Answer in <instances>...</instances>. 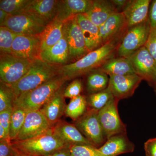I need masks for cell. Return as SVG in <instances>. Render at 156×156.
I'll list each match as a JSON object with an SVG mask.
<instances>
[{"mask_svg": "<svg viewBox=\"0 0 156 156\" xmlns=\"http://www.w3.org/2000/svg\"><path fill=\"white\" fill-rule=\"evenodd\" d=\"M122 40L108 42L89 52L77 61L62 66L59 74L69 80L98 69L107 61L115 57Z\"/></svg>", "mask_w": 156, "mask_h": 156, "instance_id": "obj_1", "label": "cell"}, {"mask_svg": "<svg viewBox=\"0 0 156 156\" xmlns=\"http://www.w3.org/2000/svg\"><path fill=\"white\" fill-rule=\"evenodd\" d=\"M62 66L44 61L40 58L34 60L23 77L13 86L8 87L14 99L59 75Z\"/></svg>", "mask_w": 156, "mask_h": 156, "instance_id": "obj_2", "label": "cell"}, {"mask_svg": "<svg viewBox=\"0 0 156 156\" xmlns=\"http://www.w3.org/2000/svg\"><path fill=\"white\" fill-rule=\"evenodd\" d=\"M67 81L63 76L58 75L14 98L13 105L21 108L27 112L40 110L57 91L63 87Z\"/></svg>", "mask_w": 156, "mask_h": 156, "instance_id": "obj_3", "label": "cell"}, {"mask_svg": "<svg viewBox=\"0 0 156 156\" xmlns=\"http://www.w3.org/2000/svg\"><path fill=\"white\" fill-rule=\"evenodd\" d=\"M11 147L15 151L27 156H47L70 146L59 138L52 128L34 138L11 142Z\"/></svg>", "mask_w": 156, "mask_h": 156, "instance_id": "obj_4", "label": "cell"}, {"mask_svg": "<svg viewBox=\"0 0 156 156\" xmlns=\"http://www.w3.org/2000/svg\"><path fill=\"white\" fill-rule=\"evenodd\" d=\"M33 61L12 54H1V83L8 87L16 84L27 73Z\"/></svg>", "mask_w": 156, "mask_h": 156, "instance_id": "obj_5", "label": "cell"}, {"mask_svg": "<svg viewBox=\"0 0 156 156\" xmlns=\"http://www.w3.org/2000/svg\"><path fill=\"white\" fill-rule=\"evenodd\" d=\"M150 29L149 19L145 22L128 28L118 47V56L128 57L145 46Z\"/></svg>", "mask_w": 156, "mask_h": 156, "instance_id": "obj_6", "label": "cell"}, {"mask_svg": "<svg viewBox=\"0 0 156 156\" xmlns=\"http://www.w3.org/2000/svg\"><path fill=\"white\" fill-rule=\"evenodd\" d=\"M119 101L112 97L98 112V118L106 140L114 135L127 133L126 125L121 120L118 105Z\"/></svg>", "mask_w": 156, "mask_h": 156, "instance_id": "obj_7", "label": "cell"}, {"mask_svg": "<svg viewBox=\"0 0 156 156\" xmlns=\"http://www.w3.org/2000/svg\"><path fill=\"white\" fill-rule=\"evenodd\" d=\"M98 111L88 108L76 121L74 125L95 147L99 148L106 141L98 118Z\"/></svg>", "mask_w": 156, "mask_h": 156, "instance_id": "obj_8", "label": "cell"}, {"mask_svg": "<svg viewBox=\"0 0 156 156\" xmlns=\"http://www.w3.org/2000/svg\"><path fill=\"white\" fill-rule=\"evenodd\" d=\"M76 16L64 22L63 26V31L69 48L70 61L72 62L77 61L90 52Z\"/></svg>", "mask_w": 156, "mask_h": 156, "instance_id": "obj_9", "label": "cell"}, {"mask_svg": "<svg viewBox=\"0 0 156 156\" xmlns=\"http://www.w3.org/2000/svg\"><path fill=\"white\" fill-rule=\"evenodd\" d=\"M128 58L131 62L134 73L153 88L156 81V63L145 46Z\"/></svg>", "mask_w": 156, "mask_h": 156, "instance_id": "obj_10", "label": "cell"}, {"mask_svg": "<svg viewBox=\"0 0 156 156\" xmlns=\"http://www.w3.org/2000/svg\"><path fill=\"white\" fill-rule=\"evenodd\" d=\"M52 128L41 111L27 112L23 126L14 141H22L34 138L45 134Z\"/></svg>", "mask_w": 156, "mask_h": 156, "instance_id": "obj_11", "label": "cell"}, {"mask_svg": "<svg viewBox=\"0 0 156 156\" xmlns=\"http://www.w3.org/2000/svg\"><path fill=\"white\" fill-rule=\"evenodd\" d=\"M142 80L135 73L110 76L108 87L113 97L120 101L131 97Z\"/></svg>", "mask_w": 156, "mask_h": 156, "instance_id": "obj_12", "label": "cell"}, {"mask_svg": "<svg viewBox=\"0 0 156 156\" xmlns=\"http://www.w3.org/2000/svg\"><path fill=\"white\" fill-rule=\"evenodd\" d=\"M58 1L30 0L23 14L47 26L56 18Z\"/></svg>", "mask_w": 156, "mask_h": 156, "instance_id": "obj_13", "label": "cell"}, {"mask_svg": "<svg viewBox=\"0 0 156 156\" xmlns=\"http://www.w3.org/2000/svg\"><path fill=\"white\" fill-rule=\"evenodd\" d=\"M41 39L38 35H17L12 47V55L19 58L34 60L40 58Z\"/></svg>", "mask_w": 156, "mask_h": 156, "instance_id": "obj_14", "label": "cell"}, {"mask_svg": "<svg viewBox=\"0 0 156 156\" xmlns=\"http://www.w3.org/2000/svg\"><path fill=\"white\" fill-rule=\"evenodd\" d=\"M101 46L115 40H122L128 29V24L122 12L112 15L99 27Z\"/></svg>", "mask_w": 156, "mask_h": 156, "instance_id": "obj_15", "label": "cell"}, {"mask_svg": "<svg viewBox=\"0 0 156 156\" xmlns=\"http://www.w3.org/2000/svg\"><path fill=\"white\" fill-rule=\"evenodd\" d=\"M2 26L9 29L16 34L25 36L41 34L46 27L25 14L9 15Z\"/></svg>", "mask_w": 156, "mask_h": 156, "instance_id": "obj_16", "label": "cell"}, {"mask_svg": "<svg viewBox=\"0 0 156 156\" xmlns=\"http://www.w3.org/2000/svg\"><path fill=\"white\" fill-rule=\"evenodd\" d=\"M53 131L59 138L70 146L86 145L95 147L74 125L59 121L53 127Z\"/></svg>", "mask_w": 156, "mask_h": 156, "instance_id": "obj_17", "label": "cell"}, {"mask_svg": "<svg viewBox=\"0 0 156 156\" xmlns=\"http://www.w3.org/2000/svg\"><path fill=\"white\" fill-rule=\"evenodd\" d=\"M92 0L58 1L56 19L64 23L78 14H84L92 6Z\"/></svg>", "mask_w": 156, "mask_h": 156, "instance_id": "obj_18", "label": "cell"}, {"mask_svg": "<svg viewBox=\"0 0 156 156\" xmlns=\"http://www.w3.org/2000/svg\"><path fill=\"white\" fill-rule=\"evenodd\" d=\"M63 90L62 87L59 89L40 110L52 127L60 121L65 112L66 105Z\"/></svg>", "mask_w": 156, "mask_h": 156, "instance_id": "obj_19", "label": "cell"}, {"mask_svg": "<svg viewBox=\"0 0 156 156\" xmlns=\"http://www.w3.org/2000/svg\"><path fill=\"white\" fill-rule=\"evenodd\" d=\"M134 147V144L129 140L126 133L110 137L98 149L104 156H118L133 152Z\"/></svg>", "mask_w": 156, "mask_h": 156, "instance_id": "obj_20", "label": "cell"}, {"mask_svg": "<svg viewBox=\"0 0 156 156\" xmlns=\"http://www.w3.org/2000/svg\"><path fill=\"white\" fill-rule=\"evenodd\" d=\"M151 0H132L122 13L128 29L147 21L149 19Z\"/></svg>", "mask_w": 156, "mask_h": 156, "instance_id": "obj_21", "label": "cell"}, {"mask_svg": "<svg viewBox=\"0 0 156 156\" xmlns=\"http://www.w3.org/2000/svg\"><path fill=\"white\" fill-rule=\"evenodd\" d=\"M40 58L50 63L64 65L70 61L68 44L63 31L62 37L51 48L41 52Z\"/></svg>", "mask_w": 156, "mask_h": 156, "instance_id": "obj_22", "label": "cell"}, {"mask_svg": "<svg viewBox=\"0 0 156 156\" xmlns=\"http://www.w3.org/2000/svg\"><path fill=\"white\" fill-rule=\"evenodd\" d=\"M118 12L111 1L94 0L89 11L84 14L93 23L99 27L113 14Z\"/></svg>", "mask_w": 156, "mask_h": 156, "instance_id": "obj_23", "label": "cell"}, {"mask_svg": "<svg viewBox=\"0 0 156 156\" xmlns=\"http://www.w3.org/2000/svg\"><path fill=\"white\" fill-rule=\"evenodd\" d=\"M76 17L89 52L101 47L99 27L90 21L84 14H78Z\"/></svg>", "mask_w": 156, "mask_h": 156, "instance_id": "obj_24", "label": "cell"}, {"mask_svg": "<svg viewBox=\"0 0 156 156\" xmlns=\"http://www.w3.org/2000/svg\"><path fill=\"white\" fill-rule=\"evenodd\" d=\"M98 69L109 76L135 73L131 62L128 57L118 56L110 58Z\"/></svg>", "mask_w": 156, "mask_h": 156, "instance_id": "obj_25", "label": "cell"}, {"mask_svg": "<svg viewBox=\"0 0 156 156\" xmlns=\"http://www.w3.org/2000/svg\"><path fill=\"white\" fill-rule=\"evenodd\" d=\"M63 23L55 18L46 27L40 34L41 51L51 48L59 41L63 35Z\"/></svg>", "mask_w": 156, "mask_h": 156, "instance_id": "obj_26", "label": "cell"}, {"mask_svg": "<svg viewBox=\"0 0 156 156\" xmlns=\"http://www.w3.org/2000/svg\"><path fill=\"white\" fill-rule=\"evenodd\" d=\"M87 75L86 90L89 95L103 91L108 87V75L99 70L92 71Z\"/></svg>", "mask_w": 156, "mask_h": 156, "instance_id": "obj_27", "label": "cell"}, {"mask_svg": "<svg viewBox=\"0 0 156 156\" xmlns=\"http://www.w3.org/2000/svg\"><path fill=\"white\" fill-rule=\"evenodd\" d=\"M88 107L87 97L81 95L71 99L69 103L66 105L65 114L76 121L86 113Z\"/></svg>", "mask_w": 156, "mask_h": 156, "instance_id": "obj_28", "label": "cell"}, {"mask_svg": "<svg viewBox=\"0 0 156 156\" xmlns=\"http://www.w3.org/2000/svg\"><path fill=\"white\" fill-rule=\"evenodd\" d=\"M27 112L21 108L13 105L11 115L9 136L11 142L17 139L25 121Z\"/></svg>", "mask_w": 156, "mask_h": 156, "instance_id": "obj_29", "label": "cell"}, {"mask_svg": "<svg viewBox=\"0 0 156 156\" xmlns=\"http://www.w3.org/2000/svg\"><path fill=\"white\" fill-rule=\"evenodd\" d=\"M113 97L108 87L97 93L89 95L87 97L89 108L99 111L104 107L112 98Z\"/></svg>", "mask_w": 156, "mask_h": 156, "instance_id": "obj_30", "label": "cell"}, {"mask_svg": "<svg viewBox=\"0 0 156 156\" xmlns=\"http://www.w3.org/2000/svg\"><path fill=\"white\" fill-rule=\"evenodd\" d=\"M30 0H1L0 9L11 15L23 14Z\"/></svg>", "mask_w": 156, "mask_h": 156, "instance_id": "obj_31", "label": "cell"}, {"mask_svg": "<svg viewBox=\"0 0 156 156\" xmlns=\"http://www.w3.org/2000/svg\"><path fill=\"white\" fill-rule=\"evenodd\" d=\"M17 34L4 26L0 27L1 54H12V47Z\"/></svg>", "mask_w": 156, "mask_h": 156, "instance_id": "obj_32", "label": "cell"}, {"mask_svg": "<svg viewBox=\"0 0 156 156\" xmlns=\"http://www.w3.org/2000/svg\"><path fill=\"white\" fill-rule=\"evenodd\" d=\"M70 150L71 156H104L98 148L90 146H71Z\"/></svg>", "mask_w": 156, "mask_h": 156, "instance_id": "obj_33", "label": "cell"}, {"mask_svg": "<svg viewBox=\"0 0 156 156\" xmlns=\"http://www.w3.org/2000/svg\"><path fill=\"white\" fill-rule=\"evenodd\" d=\"M14 97L9 88L1 83L0 86V112L13 107Z\"/></svg>", "mask_w": 156, "mask_h": 156, "instance_id": "obj_34", "label": "cell"}, {"mask_svg": "<svg viewBox=\"0 0 156 156\" xmlns=\"http://www.w3.org/2000/svg\"><path fill=\"white\" fill-rule=\"evenodd\" d=\"M83 89V84L82 80L77 78L74 79L64 89L63 96L65 98L72 99L81 95Z\"/></svg>", "mask_w": 156, "mask_h": 156, "instance_id": "obj_35", "label": "cell"}, {"mask_svg": "<svg viewBox=\"0 0 156 156\" xmlns=\"http://www.w3.org/2000/svg\"><path fill=\"white\" fill-rule=\"evenodd\" d=\"M145 47L153 57L156 63V27H151Z\"/></svg>", "mask_w": 156, "mask_h": 156, "instance_id": "obj_36", "label": "cell"}, {"mask_svg": "<svg viewBox=\"0 0 156 156\" xmlns=\"http://www.w3.org/2000/svg\"><path fill=\"white\" fill-rule=\"evenodd\" d=\"M13 108V107H12L4 111L0 112V125L5 128L6 133L9 137V130Z\"/></svg>", "mask_w": 156, "mask_h": 156, "instance_id": "obj_37", "label": "cell"}, {"mask_svg": "<svg viewBox=\"0 0 156 156\" xmlns=\"http://www.w3.org/2000/svg\"><path fill=\"white\" fill-rule=\"evenodd\" d=\"M11 141L7 140H0V156H13Z\"/></svg>", "mask_w": 156, "mask_h": 156, "instance_id": "obj_38", "label": "cell"}, {"mask_svg": "<svg viewBox=\"0 0 156 156\" xmlns=\"http://www.w3.org/2000/svg\"><path fill=\"white\" fill-rule=\"evenodd\" d=\"M144 149L146 156H156V137L144 143Z\"/></svg>", "mask_w": 156, "mask_h": 156, "instance_id": "obj_39", "label": "cell"}, {"mask_svg": "<svg viewBox=\"0 0 156 156\" xmlns=\"http://www.w3.org/2000/svg\"><path fill=\"white\" fill-rule=\"evenodd\" d=\"M149 20L151 27H156V0H154L151 3L149 13Z\"/></svg>", "mask_w": 156, "mask_h": 156, "instance_id": "obj_40", "label": "cell"}, {"mask_svg": "<svg viewBox=\"0 0 156 156\" xmlns=\"http://www.w3.org/2000/svg\"><path fill=\"white\" fill-rule=\"evenodd\" d=\"M111 2L119 12H122L131 3V0H111Z\"/></svg>", "mask_w": 156, "mask_h": 156, "instance_id": "obj_41", "label": "cell"}, {"mask_svg": "<svg viewBox=\"0 0 156 156\" xmlns=\"http://www.w3.org/2000/svg\"><path fill=\"white\" fill-rule=\"evenodd\" d=\"M70 147L60 150L47 156H71Z\"/></svg>", "mask_w": 156, "mask_h": 156, "instance_id": "obj_42", "label": "cell"}, {"mask_svg": "<svg viewBox=\"0 0 156 156\" xmlns=\"http://www.w3.org/2000/svg\"><path fill=\"white\" fill-rule=\"evenodd\" d=\"M9 15L10 14L5 11L0 9V26H2L3 25Z\"/></svg>", "mask_w": 156, "mask_h": 156, "instance_id": "obj_43", "label": "cell"}, {"mask_svg": "<svg viewBox=\"0 0 156 156\" xmlns=\"http://www.w3.org/2000/svg\"><path fill=\"white\" fill-rule=\"evenodd\" d=\"M13 156H27L26 155H25L23 154H22L21 153H20L17 152L13 150Z\"/></svg>", "mask_w": 156, "mask_h": 156, "instance_id": "obj_44", "label": "cell"}, {"mask_svg": "<svg viewBox=\"0 0 156 156\" xmlns=\"http://www.w3.org/2000/svg\"><path fill=\"white\" fill-rule=\"evenodd\" d=\"M153 88H154V92L156 96V82H155V84H154V86Z\"/></svg>", "mask_w": 156, "mask_h": 156, "instance_id": "obj_45", "label": "cell"}]
</instances>
